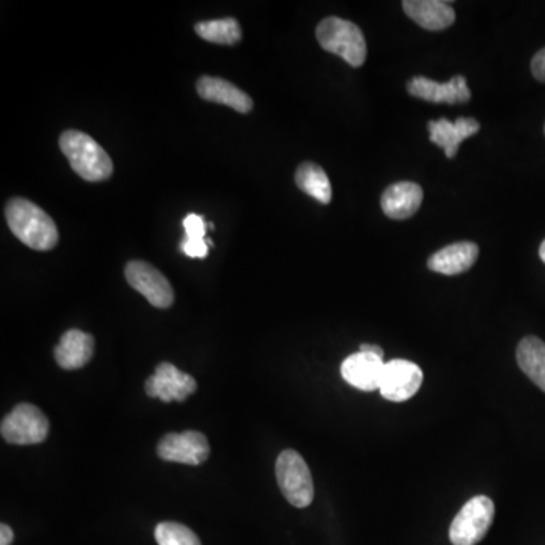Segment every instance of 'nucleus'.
I'll list each match as a JSON object with an SVG mask.
<instances>
[{"instance_id": "nucleus-10", "label": "nucleus", "mask_w": 545, "mask_h": 545, "mask_svg": "<svg viewBox=\"0 0 545 545\" xmlns=\"http://www.w3.org/2000/svg\"><path fill=\"white\" fill-rule=\"evenodd\" d=\"M197 382L190 374L182 373L170 362H162L156 367L155 374L146 382L147 396L170 403L184 402L196 393Z\"/></svg>"}, {"instance_id": "nucleus-12", "label": "nucleus", "mask_w": 545, "mask_h": 545, "mask_svg": "<svg viewBox=\"0 0 545 545\" xmlns=\"http://www.w3.org/2000/svg\"><path fill=\"white\" fill-rule=\"evenodd\" d=\"M384 368V359L370 353L358 352L344 359L341 376L353 388L370 393L379 390Z\"/></svg>"}, {"instance_id": "nucleus-5", "label": "nucleus", "mask_w": 545, "mask_h": 545, "mask_svg": "<svg viewBox=\"0 0 545 545\" xmlns=\"http://www.w3.org/2000/svg\"><path fill=\"white\" fill-rule=\"evenodd\" d=\"M496 506L486 496H476L468 500L461 511L453 518L449 536L453 545H476L485 538L493 524Z\"/></svg>"}, {"instance_id": "nucleus-21", "label": "nucleus", "mask_w": 545, "mask_h": 545, "mask_svg": "<svg viewBox=\"0 0 545 545\" xmlns=\"http://www.w3.org/2000/svg\"><path fill=\"white\" fill-rule=\"evenodd\" d=\"M196 32L209 43L235 44L241 40L240 23L231 17L197 23Z\"/></svg>"}, {"instance_id": "nucleus-22", "label": "nucleus", "mask_w": 545, "mask_h": 545, "mask_svg": "<svg viewBox=\"0 0 545 545\" xmlns=\"http://www.w3.org/2000/svg\"><path fill=\"white\" fill-rule=\"evenodd\" d=\"M155 539L158 545H202L199 536L181 523L164 521L155 529Z\"/></svg>"}, {"instance_id": "nucleus-27", "label": "nucleus", "mask_w": 545, "mask_h": 545, "mask_svg": "<svg viewBox=\"0 0 545 545\" xmlns=\"http://www.w3.org/2000/svg\"><path fill=\"white\" fill-rule=\"evenodd\" d=\"M359 352L370 353V355L377 356V358L384 359L385 353L382 347L376 346V344H361Z\"/></svg>"}, {"instance_id": "nucleus-14", "label": "nucleus", "mask_w": 545, "mask_h": 545, "mask_svg": "<svg viewBox=\"0 0 545 545\" xmlns=\"http://www.w3.org/2000/svg\"><path fill=\"white\" fill-rule=\"evenodd\" d=\"M477 256H479L477 244L461 241V243L450 244V246L433 253L427 265L430 270L440 273V275H461L473 267Z\"/></svg>"}, {"instance_id": "nucleus-4", "label": "nucleus", "mask_w": 545, "mask_h": 545, "mask_svg": "<svg viewBox=\"0 0 545 545\" xmlns=\"http://www.w3.org/2000/svg\"><path fill=\"white\" fill-rule=\"evenodd\" d=\"M276 479L282 496L294 508H308L314 500V482L308 464L300 453L284 450L276 461Z\"/></svg>"}, {"instance_id": "nucleus-3", "label": "nucleus", "mask_w": 545, "mask_h": 545, "mask_svg": "<svg viewBox=\"0 0 545 545\" xmlns=\"http://www.w3.org/2000/svg\"><path fill=\"white\" fill-rule=\"evenodd\" d=\"M317 40L326 52L343 58L352 67H361L367 58L364 34L355 23L327 17L317 26Z\"/></svg>"}, {"instance_id": "nucleus-16", "label": "nucleus", "mask_w": 545, "mask_h": 545, "mask_svg": "<svg viewBox=\"0 0 545 545\" xmlns=\"http://www.w3.org/2000/svg\"><path fill=\"white\" fill-rule=\"evenodd\" d=\"M197 93L208 102L231 106L241 114L250 113L253 108V100L243 90L222 78L202 76L197 81Z\"/></svg>"}, {"instance_id": "nucleus-18", "label": "nucleus", "mask_w": 545, "mask_h": 545, "mask_svg": "<svg viewBox=\"0 0 545 545\" xmlns=\"http://www.w3.org/2000/svg\"><path fill=\"white\" fill-rule=\"evenodd\" d=\"M94 340L90 334L70 329L55 347V359L64 370H78L93 358Z\"/></svg>"}, {"instance_id": "nucleus-28", "label": "nucleus", "mask_w": 545, "mask_h": 545, "mask_svg": "<svg viewBox=\"0 0 545 545\" xmlns=\"http://www.w3.org/2000/svg\"><path fill=\"white\" fill-rule=\"evenodd\" d=\"M539 256H541L542 261L545 262V240L544 243L541 244V247H539Z\"/></svg>"}, {"instance_id": "nucleus-29", "label": "nucleus", "mask_w": 545, "mask_h": 545, "mask_svg": "<svg viewBox=\"0 0 545 545\" xmlns=\"http://www.w3.org/2000/svg\"><path fill=\"white\" fill-rule=\"evenodd\" d=\"M544 131H545V128H544Z\"/></svg>"}, {"instance_id": "nucleus-11", "label": "nucleus", "mask_w": 545, "mask_h": 545, "mask_svg": "<svg viewBox=\"0 0 545 545\" xmlns=\"http://www.w3.org/2000/svg\"><path fill=\"white\" fill-rule=\"evenodd\" d=\"M408 93L426 102L449 103V105L465 103L471 99V91L464 76H453L446 84L417 76L409 81Z\"/></svg>"}, {"instance_id": "nucleus-26", "label": "nucleus", "mask_w": 545, "mask_h": 545, "mask_svg": "<svg viewBox=\"0 0 545 545\" xmlns=\"http://www.w3.org/2000/svg\"><path fill=\"white\" fill-rule=\"evenodd\" d=\"M14 533L10 526L2 524L0 526V545H10L13 542Z\"/></svg>"}, {"instance_id": "nucleus-8", "label": "nucleus", "mask_w": 545, "mask_h": 545, "mask_svg": "<svg viewBox=\"0 0 545 545\" xmlns=\"http://www.w3.org/2000/svg\"><path fill=\"white\" fill-rule=\"evenodd\" d=\"M159 458L162 461L176 462V464L196 465L203 464L208 459V438L197 430H185L181 433H167L159 441Z\"/></svg>"}, {"instance_id": "nucleus-9", "label": "nucleus", "mask_w": 545, "mask_h": 545, "mask_svg": "<svg viewBox=\"0 0 545 545\" xmlns=\"http://www.w3.org/2000/svg\"><path fill=\"white\" fill-rule=\"evenodd\" d=\"M423 384V371L414 362L394 359L387 362L380 380V394L390 402L402 403L412 399Z\"/></svg>"}, {"instance_id": "nucleus-13", "label": "nucleus", "mask_w": 545, "mask_h": 545, "mask_svg": "<svg viewBox=\"0 0 545 545\" xmlns=\"http://www.w3.org/2000/svg\"><path fill=\"white\" fill-rule=\"evenodd\" d=\"M427 129L430 141L441 147L447 158H455L458 155L459 144L476 135L480 131V123L471 117H461L455 123L440 119L427 123Z\"/></svg>"}, {"instance_id": "nucleus-1", "label": "nucleus", "mask_w": 545, "mask_h": 545, "mask_svg": "<svg viewBox=\"0 0 545 545\" xmlns=\"http://www.w3.org/2000/svg\"><path fill=\"white\" fill-rule=\"evenodd\" d=\"M5 217L11 232L31 249L50 250L57 246V225L31 200L14 197L5 208Z\"/></svg>"}, {"instance_id": "nucleus-20", "label": "nucleus", "mask_w": 545, "mask_h": 545, "mask_svg": "<svg viewBox=\"0 0 545 545\" xmlns=\"http://www.w3.org/2000/svg\"><path fill=\"white\" fill-rule=\"evenodd\" d=\"M296 184L303 193L314 197L317 202L327 203L332 199V185L326 172L314 162H303L296 172Z\"/></svg>"}, {"instance_id": "nucleus-6", "label": "nucleus", "mask_w": 545, "mask_h": 545, "mask_svg": "<svg viewBox=\"0 0 545 545\" xmlns=\"http://www.w3.org/2000/svg\"><path fill=\"white\" fill-rule=\"evenodd\" d=\"M49 420L37 406L17 405L2 421L0 432L7 443L16 446L41 444L49 435Z\"/></svg>"}, {"instance_id": "nucleus-19", "label": "nucleus", "mask_w": 545, "mask_h": 545, "mask_svg": "<svg viewBox=\"0 0 545 545\" xmlns=\"http://www.w3.org/2000/svg\"><path fill=\"white\" fill-rule=\"evenodd\" d=\"M517 362L521 371L545 393V343L536 337H526L517 347Z\"/></svg>"}, {"instance_id": "nucleus-24", "label": "nucleus", "mask_w": 545, "mask_h": 545, "mask_svg": "<svg viewBox=\"0 0 545 545\" xmlns=\"http://www.w3.org/2000/svg\"><path fill=\"white\" fill-rule=\"evenodd\" d=\"M206 240H208V238H206ZM206 240L193 241L184 238L181 243L182 252H184L185 255L190 256V258H206V255H208L209 252V244Z\"/></svg>"}, {"instance_id": "nucleus-17", "label": "nucleus", "mask_w": 545, "mask_h": 545, "mask_svg": "<svg viewBox=\"0 0 545 545\" xmlns=\"http://www.w3.org/2000/svg\"><path fill=\"white\" fill-rule=\"evenodd\" d=\"M423 202V190L414 182H397L382 194L380 205L385 215L394 220L412 217Z\"/></svg>"}, {"instance_id": "nucleus-2", "label": "nucleus", "mask_w": 545, "mask_h": 545, "mask_svg": "<svg viewBox=\"0 0 545 545\" xmlns=\"http://www.w3.org/2000/svg\"><path fill=\"white\" fill-rule=\"evenodd\" d=\"M60 147L61 152L69 159L72 169L85 181H105L113 175V161L90 135L79 131L63 132Z\"/></svg>"}, {"instance_id": "nucleus-23", "label": "nucleus", "mask_w": 545, "mask_h": 545, "mask_svg": "<svg viewBox=\"0 0 545 545\" xmlns=\"http://www.w3.org/2000/svg\"><path fill=\"white\" fill-rule=\"evenodd\" d=\"M185 238L193 241L206 240V226L202 215L190 214L184 220Z\"/></svg>"}, {"instance_id": "nucleus-15", "label": "nucleus", "mask_w": 545, "mask_h": 545, "mask_svg": "<svg viewBox=\"0 0 545 545\" xmlns=\"http://www.w3.org/2000/svg\"><path fill=\"white\" fill-rule=\"evenodd\" d=\"M403 10L409 19L427 31H443L455 23V11L449 2L440 0H406Z\"/></svg>"}, {"instance_id": "nucleus-7", "label": "nucleus", "mask_w": 545, "mask_h": 545, "mask_svg": "<svg viewBox=\"0 0 545 545\" xmlns=\"http://www.w3.org/2000/svg\"><path fill=\"white\" fill-rule=\"evenodd\" d=\"M126 281L134 290L143 294L150 305L167 309L175 302L172 285L161 271L144 261L128 262L125 268Z\"/></svg>"}, {"instance_id": "nucleus-25", "label": "nucleus", "mask_w": 545, "mask_h": 545, "mask_svg": "<svg viewBox=\"0 0 545 545\" xmlns=\"http://www.w3.org/2000/svg\"><path fill=\"white\" fill-rule=\"evenodd\" d=\"M530 69H532V75L535 76L536 81L545 82V47L533 57Z\"/></svg>"}]
</instances>
